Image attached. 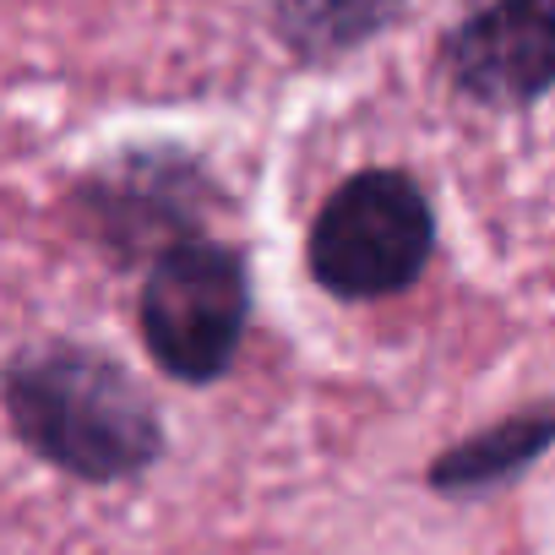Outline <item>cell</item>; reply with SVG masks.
I'll list each match as a JSON object with an SVG mask.
<instances>
[{
	"label": "cell",
	"instance_id": "1",
	"mask_svg": "<svg viewBox=\"0 0 555 555\" xmlns=\"http://www.w3.org/2000/svg\"><path fill=\"white\" fill-rule=\"evenodd\" d=\"M7 409L17 436L77 479L142 474L164 447L142 387L93 349L28 354L7 382Z\"/></svg>",
	"mask_w": 555,
	"mask_h": 555
},
{
	"label": "cell",
	"instance_id": "2",
	"mask_svg": "<svg viewBox=\"0 0 555 555\" xmlns=\"http://www.w3.org/2000/svg\"><path fill=\"white\" fill-rule=\"evenodd\" d=\"M436 245L430 202L409 175L365 169L338 185L311 229V272L344 300H382L409 289Z\"/></svg>",
	"mask_w": 555,
	"mask_h": 555
},
{
	"label": "cell",
	"instance_id": "3",
	"mask_svg": "<svg viewBox=\"0 0 555 555\" xmlns=\"http://www.w3.org/2000/svg\"><path fill=\"white\" fill-rule=\"evenodd\" d=\"M250 311V278L240 250L180 240L164 250L142 289V338L153 360L180 382H218L240 349Z\"/></svg>",
	"mask_w": 555,
	"mask_h": 555
},
{
	"label": "cell",
	"instance_id": "4",
	"mask_svg": "<svg viewBox=\"0 0 555 555\" xmlns=\"http://www.w3.org/2000/svg\"><path fill=\"white\" fill-rule=\"evenodd\" d=\"M452 82L479 104H528L555 88V0H485L447 39Z\"/></svg>",
	"mask_w": 555,
	"mask_h": 555
},
{
	"label": "cell",
	"instance_id": "5",
	"mask_svg": "<svg viewBox=\"0 0 555 555\" xmlns=\"http://www.w3.org/2000/svg\"><path fill=\"white\" fill-rule=\"evenodd\" d=\"M550 441H555V403L528 409V414H512V420L490 425L485 436H468V441H457L452 452H441V457L430 463V485H436V490H452V495L490 490V485L522 474Z\"/></svg>",
	"mask_w": 555,
	"mask_h": 555
},
{
	"label": "cell",
	"instance_id": "6",
	"mask_svg": "<svg viewBox=\"0 0 555 555\" xmlns=\"http://www.w3.org/2000/svg\"><path fill=\"white\" fill-rule=\"evenodd\" d=\"M398 7L403 0H272V23L289 39V50L327 61L382 34L398 17Z\"/></svg>",
	"mask_w": 555,
	"mask_h": 555
},
{
	"label": "cell",
	"instance_id": "7",
	"mask_svg": "<svg viewBox=\"0 0 555 555\" xmlns=\"http://www.w3.org/2000/svg\"><path fill=\"white\" fill-rule=\"evenodd\" d=\"M120 185H126V180H120ZM120 202H131V185L120 191ZM142 207H180V196H142ZM115 212H120V223H126V229H120V240H131V245H137V240H142V218L131 223V207H115ZM180 218H185V212H180Z\"/></svg>",
	"mask_w": 555,
	"mask_h": 555
}]
</instances>
